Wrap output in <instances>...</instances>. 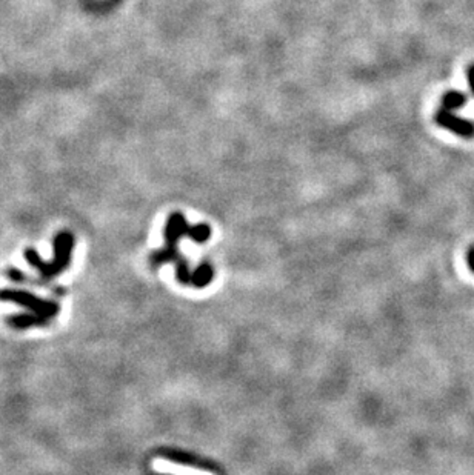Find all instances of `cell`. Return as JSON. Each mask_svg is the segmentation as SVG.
<instances>
[{
  "label": "cell",
  "mask_w": 474,
  "mask_h": 475,
  "mask_svg": "<svg viewBox=\"0 0 474 475\" xmlns=\"http://www.w3.org/2000/svg\"><path fill=\"white\" fill-rule=\"evenodd\" d=\"M434 122H436L439 127L449 129L453 134H456L462 138L474 137V122L453 114L451 111L445 108H440L437 111L436 116H434Z\"/></svg>",
  "instance_id": "277c9868"
},
{
  "label": "cell",
  "mask_w": 474,
  "mask_h": 475,
  "mask_svg": "<svg viewBox=\"0 0 474 475\" xmlns=\"http://www.w3.org/2000/svg\"><path fill=\"white\" fill-rule=\"evenodd\" d=\"M154 469L159 474H167V475H214L208 471L196 469V467H188L182 466L179 463H174V461L169 460H157L154 463Z\"/></svg>",
  "instance_id": "8992f818"
},
{
  "label": "cell",
  "mask_w": 474,
  "mask_h": 475,
  "mask_svg": "<svg viewBox=\"0 0 474 475\" xmlns=\"http://www.w3.org/2000/svg\"><path fill=\"white\" fill-rule=\"evenodd\" d=\"M52 248H54V257H52L51 262L42 260V257L39 255L36 249L30 248L25 251L26 262L32 268H36L45 280L52 279V277L63 273L70 266L71 253L72 248H74V235L68 233V231H62V233H59L54 237Z\"/></svg>",
  "instance_id": "6da1fadb"
},
{
  "label": "cell",
  "mask_w": 474,
  "mask_h": 475,
  "mask_svg": "<svg viewBox=\"0 0 474 475\" xmlns=\"http://www.w3.org/2000/svg\"><path fill=\"white\" fill-rule=\"evenodd\" d=\"M6 275L10 277V280L17 282V283H23V282L28 280V277H26L22 271H19V269H16V268L8 269V271H6Z\"/></svg>",
  "instance_id": "9c48e42d"
},
{
  "label": "cell",
  "mask_w": 474,
  "mask_h": 475,
  "mask_svg": "<svg viewBox=\"0 0 474 475\" xmlns=\"http://www.w3.org/2000/svg\"><path fill=\"white\" fill-rule=\"evenodd\" d=\"M213 275H214L213 268L209 266L208 263H203V265H200L193 273V286H197V288L207 286L208 283L213 280Z\"/></svg>",
  "instance_id": "ba28073f"
},
{
  "label": "cell",
  "mask_w": 474,
  "mask_h": 475,
  "mask_svg": "<svg viewBox=\"0 0 474 475\" xmlns=\"http://www.w3.org/2000/svg\"><path fill=\"white\" fill-rule=\"evenodd\" d=\"M0 300L17 303V305L30 309L31 313L48 315L51 319H54L59 309H61L56 302L43 300L34 294L26 291H16V289H0Z\"/></svg>",
  "instance_id": "3957f363"
},
{
  "label": "cell",
  "mask_w": 474,
  "mask_h": 475,
  "mask_svg": "<svg viewBox=\"0 0 474 475\" xmlns=\"http://www.w3.org/2000/svg\"><path fill=\"white\" fill-rule=\"evenodd\" d=\"M466 94L460 91H446L444 97H442V108L453 111V109H459L462 108L464 105L466 103Z\"/></svg>",
  "instance_id": "52a82bcc"
},
{
  "label": "cell",
  "mask_w": 474,
  "mask_h": 475,
  "mask_svg": "<svg viewBox=\"0 0 474 475\" xmlns=\"http://www.w3.org/2000/svg\"><path fill=\"white\" fill-rule=\"evenodd\" d=\"M163 234H165V240L168 245L167 248L177 249V243H179V240L183 235L191 237V239L199 243H203L209 239V235H212V229H209L208 225L189 226L185 220V217H183L181 213H174L169 215Z\"/></svg>",
  "instance_id": "7a4b0ae2"
},
{
  "label": "cell",
  "mask_w": 474,
  "mask_h": 475,
  "mask_svg": "<svg viewBox=\"0 0 474 475\" xmlns=\"http://www.w3.org/2000/svg\"><path fill=\"white\" fill-rule=\"evenodd\" d=\"M52 319L43 314H21V315H10L6 319V323L14 329H25L32 326H45L48 325Z\"/></svg>",
  "instance_id": "5b68a950"
},
{
  "label": "cell",
  "mask_w": 474,
  "mask_h": 475,
  "mask_svg": "<svg viewBox=\"0 0 474 475\" xmlns=\"http://www.w3.org/2000/svg\"><path fill=\"white\" fill-rule=\"evenodd\" d=\"M466 78H468V83H470V89L474 96V63L470 65L468 70H466Z\"/></svg>",
  "instance_id": "30bf717a"
}]
</instances>
